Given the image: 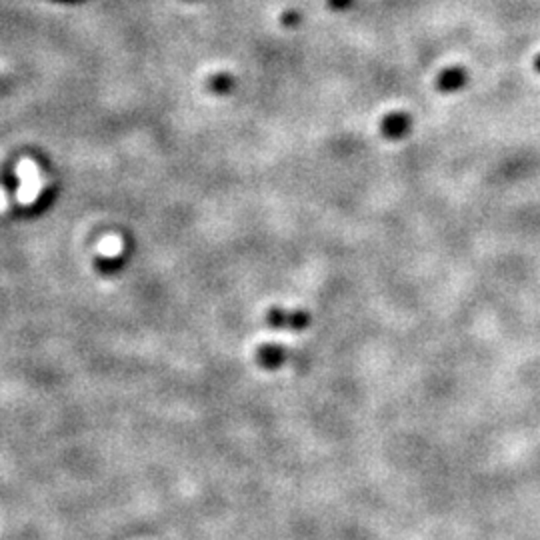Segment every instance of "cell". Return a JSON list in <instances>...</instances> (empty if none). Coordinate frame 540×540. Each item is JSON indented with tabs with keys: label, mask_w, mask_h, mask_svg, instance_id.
Returning a JSON list of instances; mask_svg holds the SVG:
<instances>
[{
	"label": "cell",
	"mask_w": 540,
	"mask_h": 540,
	"mask_svg": "<svg viewBox=\"0 0 540 540\" xmlns=\"http://www.w3.org/2000/svg\"><path fill=\"white\" fill-rule=\"evenodd\" d=\"M16 174L20 178V185H18V190H16V198L20 204H30L34 202L37 197H39L40 188H42V178H40L39 169L32 164V162H20L18 169H16Z\"/></svg>",
	"instance_id": "obj_1"
},
{
	"label": "cell",
	"mask_w": 540,
	"mask_h": 540,
	"mask_svg": "<svg viewBox=\"0 0 540 540\" xmlns=\"http://www.w3.org/2000/svg\"><path fill=\"white\" fill-rule=\"evenodd\" d=\"M534 68H536V72L540 74V54L536 56V58H534Z\"/></svg>",
	"instance_id": "obj_6"
},
{
	"label": "cell",
	"mask_w": 540,
	"mask_h": 540,
	"mask_svg": "<svg viewBox=\"0 0 540 540\" xmlns=\"http://www.w3.org/2000/svg\"><path fill=\"white\" fill-rule=\"evenodd\" d=\"M468 82V72L462 68V66H450V68H444L438 79H436V88L440 93L452 94L462 91Z\"/></svg>",
	"instance_id": "obj_3"
},
{
	"label": "cell",
	"mask_w": 540,
	"mask_h": 540,
	"mask_svg": "<svg viewBox=\"0 0 540 540\" xmlns=\"http://www.w3.org/2000/svg\"><path fill=\"white\" fill-rule=\"evenodd\" d=\"M120 249H122L120 242L119 240H114V238H108V240H105V242L100 244V251L105 252V254H108V256H114Z\"/></svg>",
	"instance_id": "obj_4"
},
{
	"label": "cell",
	"mask_w": 540,
	"mask_h": 540,
	"mask_svg": "<svg viewBox=\"0 0 540 540\" xmlns=\"http://www.w3.org/2000/svg\"><path fill=\"white\" fill-rule=\"evenodd\" d=\"M6 209H8V195H6V190L0 188V212L6 211Z\"/></svg>",
	"instance_id": "obj_5"
},
{
	"label": "cell",
	"mask_w": 540,
	"mask_h": 540,
	"mask_svg": "<svg viewBox=\"0 0 540 540\" xmlns=\"http://www.w3.org/2000/svg\"><path fill=\"white\" fill-rule=\"evenodd\" d=\"M410 129H412V117L404 110H396V112L386 114L381 124V132L390 140H400V138L409 136Z\"/></svg>",
	"instance_id": "obj_2"
}]
</instances>
